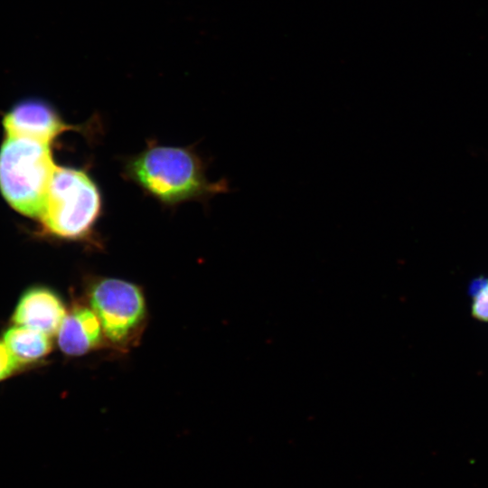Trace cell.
Wrapping results in <instances>:
<instances>
[{"label":"cell","mask_w":488,"mask_h":488,"mask_svg":"<svg viewBox=\"0 0 488 488\" xmlns=\"http://www.w3.org/2000/svg\"><path fill=\"white\" fill-rule=\"evenodd\" d=\"M2 341L23 367L42 360L52 349L51 336L15 324L4 332Z\"/></svg>","instance_id":"cell-8"},{"label":"cell","mask_w":488,"mask_h":488,"mask_svg":"<svg viewBox=\"0 0 488 488\" xmlns=\"http://www.w3.org/2000/svg\"><path fill=\"white\" fill-rule=\"evenodd\" d=\"M56 336L59 348L69 356L84 355L105 340L99 320L87 304H77L67 312Z\"/></svg>","instance_id":"cell-7"},{"label":"cell","mask_w":488,"mask_h":488,"mask_svg":"<svg viewBox=\"0 0 488 488\" xmlns=\"http://www.w3.org/2000/svg\"><path fill=\"white\" fill-rule=\"evenodd\" d=\"M66 314L65 305L55 291L45 286H33L21 295L11 322L52 337L57 334Z\"/></svg>","instance_id":"cell-6"},{"label":"cell","mask_w":488,"mask_h":488,"mask_svg":"<svg viewBox=\"0 0 488 488\" xmlns=\"http://www.w3.org/2000/svg\"><path fill=\"white\" fill-rule=\"evenodd\" d=\"M101 206L99 188L84 170L56 166L40 220L56 238L83 240L90 236Z\"/></svg>","instance_id":"cell-3"},{"label":"cell","mask_w":488,"mask_h":488,"mask_svg":"<svg viewBox=\"0 0 488 488\" xmlns=\"http://www.w3.org/2000/svg\"><path fill=\"white\" fill-rule=\"evenodd\" d=\"M127 178L166 204L205 199L225 192V181L212 183L191 148L149 145L126 165Z\"/></svg>","instance_id":"cell-1"},{"label":"cell","mask_w":488,"mask_h":488,"mask_svg":"<svg viewBox=\"0 0 488 488\" xmlns=\"http://www.w3.org/2000/svg\"><path fill=\"white\" fill-rule=\"evenodd\" d=\"M87 304L98 316L105 340L120 351L140 339L147 320L143 290L112 277H94L86 287Z\"/></svg>","instance_id":"cell-4"},{"label":"cell","mask_w":488,"mask_h":488,"mask_svg":"<svg viewBox=\"0 0 488 488\" xmlns=\"http://www.w3.org/2000/svg\"><path fill=\"white\" fill-rule=\"evenodd\" d=\"M50 144L7 136L0 149V191L17 211L41 218L56 165Z\"/></svg>","instance_id":"cell-2"},{"label":"cell","mask_w":488,"mask_h":488,"mask_svg":"<svg viewBox=\"0 0 488 488\" xmlns=\"http://www.w3.org/2000/svg\"><path fill=\"white\" fill-rule=\"evenodd\" d=\"M23 366L11 354L3 341H0V381L14 375Z\"/></svg>","instance_id":"cell-10"},{"label":"cell","mask_w":488,"mask_h":488,"mask_svg":"<svg viewBox=\"0 0 488 488\" xmlns=\"http://www.w3.org/2000/svg\"><path fill=\"white\" fill-rule=\"evenodd\" d=\"M7 136L35 139L50 144L55 137L73 127L63 122L46 102L27 99L17 103L3 120Z\"/></svg>","instance_id":"cell-5"},{"label":"cell","mask_w":488,"mask_h":488,"mask_svg":"<svg viewBox=\"0 0 488 488\" xmlns=\"http://www.w3.org/2000/svg\"><path fill=\"white\" fill-rule=\"evenodd\" d=\"M472 298V314L474 318L488 322V278L478 277L468 286Z\"/></svg>","instance_id":"cell-9"}]
</instances>
